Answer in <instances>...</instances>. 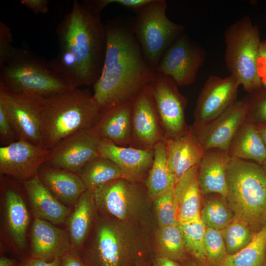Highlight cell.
Listing matches in <instances>:
<instances>
[{
	"label": "cell",
	"instance_id": "cell-1",
	"mask_svg": "<svg viewBox=\"0 0 266 266\" xmlns=\"http://www.w3.org/2000/svg\"><path fill=\"white\" fill-rule=\"evenodd\" d=\"M106 46L100 77L93 97L100 114L133 102L149 84L155 69L146 61L131 26L120 21L105 23Z\"/></svg>",
	"mask_w": 266,
	"mask_h": 266
},
{
	"label": "cell",
	"instance_id": "cell-2",
	"mask_svg": "<svg viewBox=\"0 0 266 266\" xmlns=\"http://www.w3.org/2000/svg\"><path fill=\"white\" fill-rule=\"evenodd\" d=\"M101 11L93 0H75L56 28L59 52L54 62L76 76L81 86L94 85L102 70L106 37Z\"/></svg>",
	"mask_w": 266,
	"mask_h": 266
},
{
	"label": "cell",
	"instance_id": "cell-3",
	"mask_svg": "<svg viewBox=\"0 0 266 266\" xmlns=\"http://www.w3.org/2000/svg\"><path fill=\"white\" fill-rule=\"evenodd\" d=\"M100 112L88 89H68L45 98L40 121L43 145L50 150L66 137L91 130Z\"/></svg>",
	"mask_w": 266,
	"mask_h": 266
},
{
	"label": "cell",
	"instance_id": "cell-4",
	"mask_svg": "<svg viewBox=\"0 0 266 266\" xmlns=\"http://www.w3.org/2000/svg\"><path fill=\"white\" fill-rule=\"evenodd\" d=\"M226 177V200L234 218L257 233L266 225V172L256 163L231 158Z\"/></svg>",
	"mask_w": 266,
	"mask_h": 266
},
{
	"label": "cell",
	"instance_id": "cell-5",
	"mask_svg": "<svg viewBox=\"0 0 266 266\" xmlns=\"http://www.w3.org/2000/svg\"><path fill=\"white\" fill-rule=\"evenodd\" d=\"M0 82L12 92L45 98L69 89L47 61L30 50L15 47L0 65Z\"/></svg>",
	"mask_w": 266,
	"mask_h": 266
},
{
	"label": "cell",
	"instance_id": "cell-6",
	"mask_svg": "<svg viewBox=\"0 0 266 266\" xmlns=\"http://www.w3.org/2000/svg\"><path fill=\"white\" fill-rule=\"evenodd\" d=\"M144 235L135 223L113 220L98 226L88 266H132L147 249Z\"/></svg>",
	"mask_w": 266,
	"mask_h": 266
},
{
	"label": "cell",
	"instance_id": "cell-7",
	"mask_svg": "<svg viewBox=\"0 0 266 266\" xmlns=\"http://www.w3.org/2000/svg\"><path fill=\"white\" fill-rule=\"evenodd\" d=\"M224 59L231 75L250 93L263 86L257 60L261 43L259 29L248 16L230 25L224 33Z\"/></svg>",
	"mask_w": 266,
	"mask_h": 266
},
{
	"label": "cell",
	"instance_id": "cell-8",
	"mask_svg": "<svg viewBox=\"0 0 266 266\" xmlns=\"http://www.w3.org/2000/svg\"><path fill=\"white\" fill-rule=\"evenodd\" d=\"M165 0H151L137 13L131 28L149 65L156 70L163 55L184 33V27L166 16Z\"/></svg>",
	"mask_w": 266,
	"mask_h": 266
},
{
	"label": "cell",
	"instance_id": "cell-9",
	"mask_svg": "<svg viewBox=\"0 0 266 266\" xmlns=\"http://www.w3.org/2000/svg\"><path fill=\"white\" fill-rule=\"evenodd\" d=\"M96 208L114 219L135 223L145 211L150 199L144 182L119 178L92 191Z\"/></svg>",
	"mask_w": 266,
	"mask_h": 266
},
{
	"label": "cell",
	"instance_id": "cell-10",
	"mask_svg": "<svg viewBox=\"0 0 266 266\" xmlns=\"http://www.w3.org/2000/svg\"><path fill=\"white\" fill-rule=\"evenodd\" d=\"M44 99L45 97L33 94L12 92L0 82V103L3 105L19 140L44 147L40 133Z\"/></svg>",
	"mask_w": 266,
	"mask_h": 266
},
{
	"label": "cell",
	"instance_id": "cell-11",
	"mask_svg": "<svg viewBox=\"0 0 266 266\" xmlns=\"http://www.w3.org/2000/svg\"><path fill=\"white\" fill-rule=\"evenodd\" d=\"M153 98L165 139L179 136L190 128L186 122L187 100L170 76L157 72L147 85Z\"/></svg>",
	"mask_w": 266,
	"mask_h": 266
},
{
	"label": "cell",
	"instance_id": "cell-12",
	"mask_svg": "<svg viewBox=\"0 0 266 266\" xmlns=\"http://www.w3.org/2000/svg\"><path fill=\"white\" fill-rule=\"evenodd\" d=\"M206 58L204 48L184 33L165 52L156 71L170 76L178 86L190 85Z\"/></svg>",
	"mask_w": 266,
	"mask_h": 266
},
{
	"label": "cell",
	"instance_id": "cell-13",
	"mask_svg": "<svg viewBox=\"0 0 266 266\" xmlns=\"http://www.w3.org/2000/svg\"><path fill=\"white\" fill-rule=\"evenodd\" d=\"M239 86L237 80L231 75L225 77L209 76L197 100L192 126L205 124L232 106L237 101Z\"/></svg>",
	"mask_w": 266,
	"mask_h": 266
},
{
	"label": "cell",
	"instance_id": "cell-14",
	"mask_svg": "<svg viewBox=\"0 0 266 266\" xmlns=\"http://www.w3.org/2000/svg\"><path fill=\"white\" fill-rule=\"evenodd\" d=\"M99 140L92 130L74 133L49 150L44 164L78 173L87 162L100 156Z\"/></svg>",
	"mask_w": 266,
	"mask_h": 266
},
{
	"label": "cell",
	"instance_id": "cell-15",
	"mask_svg": "<svg viewBox=\"0 0 266 266\" xmlns=\"http://www.w3.org/2000/svg\"><path fill=\"white\" fill-rule=\"evenodd\" d=\"M49 150L29 142L18 140L0 147V173L23 182L37 174Z\"/></svg>",
	"mask_w": 266,
	"mask_h": 266
},
{
	"label": "cell",
	"instance_id": "cell-16",
	"mask_svg": "<svg viewBox=\"0 0 266 266\" xmlns=\"http://www.w3.org/2000/svg\"><path fill=\"white\" fill-rule=\"evenodd\" d=\"M246 113V105L241 100L205 124L191 127L205 150L217 148L227 151L233 138L245 121Z\"/></svg>",
	"mask_w": 266,
	"mask_h": 266
},
{
	"label": "cell",
	"instance_id": "cell-17",
	"mask_svg": "<svg viewBox=\"0 0 266 266\" xmlns=\"http://www.w3.org/2000/svg\"><path fill=\"white\" fill-rule=\"evenodd\" d=\"M100 156L115 163L122 172L123 178L135 182H144L151 167L154 148L121 146L105 139H99Z\"/></svg>",
	"mask_w": 266,
	"mask_h": 266
},
{
	"label": "cell",
	"instance_id": "cell-18",
	"mask_svg": "<svg viewBox=\"0 0 266 266\" xmlns=\"http://www.w3.org/2000/svg\"><path fill=\"white\" fill-rule=\"evenodd\" d=\"M131 147L154 148L165 139L156 108L147 86L133 101Z\"/></svg>",
	"mask_w": 266,
	"mask_h": 266
},
{
	"label": "cell",
	"instance_id": "cell-19",
	"mask_svg": "<svg viewBox=\"0 0 266 266\" xmlns=\"http://www.w3.org/2000/svg\"><path fill=\"white\" fill-rule=\"evenodd\" d=\"M53 224L35 218L31 232L32 257L49 262L71 252L68 233Z\"/></svg>",
	"mask_w": 266,
	"mask_h": 266
},
{
	"label": "cell",
	"instance_id": "cell-20",
	"mask_svg": "<svg viewBox=\"0 0 266 266\" xmlns=\"http://www.w3.org/2000/svg\"><path fill=\"white\" fill-rule=\"evenodd\" d=\"M165 141L168 166L176 184L190 169L199 165L205 150L191 126L184 134Z\"/></svg>",
	"mask_w": 266,
	"mask_h": 266
},
{
	"label": "cell",
	"instance_id": "cell-21",
	"mask_svg": "<svg viewBox=\"0 0 266 266\" xmlns=\"http://www.w3.org/2000/svg\"><path fill=\"white\" fill-rule=\"evenodd\" d=\"M133 102L100 114L91 130L99 139H105L121 146H131L133 141Z\"/></svg>",
	"mask_w": 266,
	"mask_h": 266
},
{
	"label": "cell",
	"instance_id": "cell-22",
	"mask_svg": "<svg viewBox=\"0 0 266 266\" xmlns=\"http://www.w3.org/2000/svg\"><path fill=\"white\" fill-rule=\"evenodd\" d=\"M231 159L226 151L217 148L205 150L198 166V179L203 196L216 194L226 199V171Z\"/></svg>",
	"mask_w": 266,
	"mask_h": 266
},
{
	"label": "cell",
	"instance_id": "cell-23",
	"mask_svg": "<svg viewBox=\"0 0 266 266\" xmlns=\"http://www.w3.org/2000/svg\"><path fill=\"white\" fill-rule=\"evenodd\" d=\"M23 183L35 218L53 224L64 223L70 209L54 196L37 174Z\"/></svg>",
	"mask_w": 266,
	"mask_h": 266
},
{
	"label": "cell",
	"instance_id": "cell-24",
	"mask_svg": "<svg viewBox=\"0 0 266 266\" xmlns=\"http://www.w3.org/2000/svg\"><path fill=\"white\" fill-rule=\"evenodd\" d=\"M37 175L45 186L64 204L75 205L87 190L78 173L43 164Z\"/></svg>",
	"mask_w": 266,
	"mask_h": 266
},
{
	"label": "cell",
	"instance_id": "cell-25",
	"mask_svg": "<svg viewBox=\"0 0 266 266\" xmlns=\"http://www.w3.org/2000/svg\"><path fill=\"white\" fill-rule=\"evenodd\" d=\"M178 222H189L200 218L201 196L198 179V166L190 169L173 188Z\"/></svg>",
	"mask_w": 266,
	"mask_h": 266
},
{
	"label": "cell",
	"instance_id": "cell-26",
	"mask_svg": "<svg viewBox=\"0 0 266 266\" xmlns=\"http://www.w3.org/2000/svg\"><path fill=\"white\" fill-rule=\"evenodd\" d=\"M227 152L231 158L253 161L260 165L266 159V146L257 126L246 121L236 132Z\"/></svg>",
	"mask_w": 266,
	"mask_h": 266
},
{
	"label": "cell",
	"instance_id": "cell-27",
	"mask_svg": "<svg viewBox=\"0 0 266 266\" xmlns=\"http://www.w3.org/2000/svg\"><path fill=\"white\" fill-rule=\"evenodd\" d=\"M74 205L68 218L67 233L72 248L77 250L87 235L96 208L93 192L86 190Z\"/></svg>",
	"mask_w": 266,
	"mask_h": 266
},
{
	"label": "cell",
	"instance_id": "cell-28",
	"mask_svg": "<svg viewBox=\"0 0 266 266\" xmlns=\"http://www.w3.org/2000/svg\"><path fill=\"white\" fill-rule=\"evenodd\" d=\"M154 156L151 167L144 181L151 200L174 188V176L170 171L167 161L165 139L158 142L154 147Z\"/></svg>",
	"mask_w": 266,
	"mask_h": 266
},
{
	"label": "cell",
	"instance_id": "cell-29",
	"mask_svg": "<svg viewBox=\"0 0 266 266\" xmlns=\"http://www.w3.org/2000/svg\"><path fill=\"white\" fill-rule=\"evenodd\" d=\"M4 201L10 235L16 245L23 250L26 246L27 231L30 222L27 207L19 193L10 187L5 189Z\"/></svg>",
	"mask_w": 266,
	"mask_h": 266
},
{
	"label": "cell",
	"instance_id": "cell-30",
	"mask_svg": "<svg viewBox=\"0 0 266 266\" xmlns=\"http://www.w3.org/2000/svg\"><path fill=\"white\" fill-rule=\"evenodd\" d=\"M78 173L86 189L91 191L111 180L123 178L122 172L117 165L101 156L87 162Z\"/></svg>",
	"mask_w": 266,
	"mask_h": 266
},
{
	"label": "cell",
	"instance_id": "cell-31",
	"mask_svg": "<svg viewBox=\"0 0 266 266\" xmlns=\"http://www.w3.org/2000/svg\"><path fill=\"white\" fill-rule=\"evenodd\" d=\"M266 254V225L255 233L245 248L233 255H228L221 266H262Z\"/></svg>",
	"mask_w": 266,
	"mask_h": 266
},
{
	"label": "cell",
	"instance_id": "cell-32",
	"mask_svg": "<svg viewBox=\"0 0 266 266\" xmlns=\"http://www.w3.org/2000/svg\"><path fill=\"white\" fill-rule=\"evenodd\" d=\"M156 241L159 257L175 261L182 259L185 256L186 249L178 224L159 227Z\"/></svg>",
	"mask_w": 266,
	"mask_h": 266
},
{
	"label": "cell",
	"instance_id": "cell-33",
	"mask_svg": "<svg viewBox=\"0 0 266 266\" xmlns=\"http://www.w3.org/2000/svg\"><path fill=\"white\" fill-rule=\"evenodd\" d=\"M200 218L206 228L222 230L234 219L226 199L222 196L208 200L201 209Z\"/></svg>",
	"mask_w": 266,
	"mask_h": 266
},
{
	"label": "cell",
	"instance_id": "cell-34",
	"mask_svg": "<svg viewBox=\"0 0 266 266\" xmlns=\"http://www.w3.org/2000/svg\"><path fill=\"white\" fill-rule=\"evenodd\" d=\"M186 251L201 260H206L204 237L206 227L200 218L189 222H178Z\"/></svg>",
	"mask_w": 266,
	"mask_h": 266
},
{
	"label": "cell",
	"instance_id": "cell-35",
	"mask_svg": "<svg viewBox=\"0 0 266 266\" xmlns=\"http://www.w3.org/2000/svg\"><path fill=\"white\" fill-rule=\"evenodd\" d=\"M221 231L228 255L234 254L245 248L255 234L245 224L235 218Z\"/></svg>",
	"mask_w": 266,
	"mask_h": 266
},
{
	"label": "cell",
	"instance_id": "cell-36",
	"mask_svg": "<svg viewBox=\"0 0 266 266\" xmlns=\"http://www.w3.org/2000/svg\"><path fill=\"white\" fill-rule=\"evenodd\" d=\"M152 200L159 227L178 224L177 208L173 189L158 195Z\"/></svg>",
	"mask_w": 266,
	"mask_h": 266
},
{
	"label": "cell",
	"instance_id": "cell-37",
	"mask_svg": "<svg viewBox=\"0 0 266 266\" xmlns=\"http://www.w3.org/2000/svg\"><path fill=\"white\" fill-rule=\"evenodd\" d=\"M204 248L206 260L214 266H221L228 255L221 230L206 229Z\"/></svg>",
	"mask_w": 266,
	"mask_h": 266
},
{
	"label": "cell",
	"instance_id": "cell-38",
	"mask_svg": "<svg viewBox=\"0 0 266 266\" xmlns=\"http://www.w3.org/2000/svg\"><path fill=\"white\" fill-rule=\"evenodd\" d=\"M248 94L242 99L247 108L245 121L253 124L258 121L263 123L261 125H266V87L263 86Z\"/></svg>",
	"mask_w": 266,
	"mask_h": 266
},
{
	"label": "cell",
	"instance_id": "cell-39",
	"mask_svg": "<svg viewBox=\"0 0 266 266\" xmlns=\"http://www.w3.org/2000/svg\"><path fill=\"white\" fill-rule=\"evenodd\" d=\"M19 140L8 117L6 110L0 103V141L1 146Z\"/></svg>",
	"mask_w": 266,
	"mask_h": 266
},
{
	"label": "cell",
	"instance_id": "cell-40",
	"mask_svg": "<svg viewBox=\"0 0 266 266\" xmlns=\"http://www.w3.org/2000/svg\"><path fill=\"white\" fill-rule=\"evenodd\" d=\"M11 29L3 22H0V65L11 54L15 47Z\"/></svg>",
	"mask_w": 266,
	"mask_h": 266
},
{
	"label": "cell",
	"instance_id": "cell-41",
	"mask_svg": "<svg viewBox=\"0 0 266 266\" xmlns=\"http://www.w3.org/2000/svg\"><path fill=\"white\" fill-rule=\"evenodd\" d=\"M151 1V0H100V2L103 8L111 3H117L138 13Z\"/></svg>",
	"mask_w": 266,
	"mask_h": 266
},
{
	"label": "cell",
	"instance_id": "cell-42",
	"mask_svg": "<svg viewBox=\"0 0 266 266\" xmlns=\"http://www.w3.org/2000/svg\"><path fill=\"white\" fill-rule=\"evenodd\" d=\"M257 70L263 86L266 87V39L261 40L258 56Z\"/></svg>",
	"mask_w": 266,
	"mask_h": 266
},
{
	"label": "cell",
	"instance_id": "cell-43",
	"mask_svg": "<svg viewBox=\"0 0 266 266\" xmlns=\"http://www.w3.org/2000/svg\"><path fill=\"white\" fill-rule=\"evenodd\" d=\"M20 2L35 14H46L48 11L47 0H21Z\"/></svg>",
	"mask_w": 266,
	"mask_h": 266
},
{
	"label": "cell",
	"instance_id": "cell-44",
	"mask_svg": "<svg viewBox=\"0 0 266 266\" xmlns=\"http://www.w3.org/2000/svg\"><path fill=\"white\" fill-rule=\"evenodd\" d=\"M61 258H56L51 261L31 257L26 259L21 266H61Z\"/></svg>",
	"mask_w": 266,
	"mask_h": 266
},
{
	"label": "cell",
	"instance_id": "cell-45",
	"mask_svg": "<svg viewBox=\"0 0 266 266\" xmlns=\"http://www.w3.org/2000/svg\"><path fill=\"white\" fill-rule=\"evenodd\" d=\"M61 266H87L77 255L70 252L61 257Z\"/></svg>",
	"mask_w": 266,
	"mask_h": 266
},
{
	"label": "cell",
	"instance_id": "cell-46",
	"mask_svg": "<svg viewBox=\"0 0 266 266\" xmlns=\"http://www.w3.org/2000/svg\"><path fill=\"white\" fill-rule=\"evenodd\" d=\"M153 266H179L175 261L167 258L158 257L154 262Z\"/></svg>",
	"mask_w": 266,
	"mask_h": 266
},
{
	"label": "cell",
	"instance_id": "cell-47",
	"mask_svg": "<svg viewBox=\"0 0 266 266\" xmlns=\"http://www.w3.org/2000/svg\"><path fill=\"white\" fill-rule=\"evenodd\" d=\"M15 261L6 257H1L0 258V266H14Z\"/></svg>",
	"mask_w": 266,
	"mask_h": 266
},
{
	"label": "cell",
	"instance_id": "cell-48",
	"mask_svg": "<svg viewBox=\"0 0 266 266\" xmlns=\"http://www.w3.org/2000/svg\"><path fill=\"white\" fill-rule=\"evenodd\" d=\"M257 126L259 132L266 146V125H258Z\"/></svg>",
	"mask_w": 266,
	"mask_h": 266
},
{
	"label": "cell",
	"instance_id": "cell-49",
	"mask_svg": "<svg viewBox=\"0 0 266 266\" xmlns=\"http://www.w3.org/2000/svg\"><path fill=\"white\" fill-rule=\"evenodd\" d=\"M265 171L266 172V159L261 165Z\"/></svg>",
	"mask_w": 266,
	"mask_h": 266
},
{
	"label": "cell",
	"instance_id": "cell-50",
	"mask_svg": "<svg viewBox=\"0 0 266 266\" xmlns=\"http://www.w3.org/2000/svg\"><path fill=\"white\" fill-rule=\"evenodd\" d=\"M262 266H266V260H265V262H264V263Z\"/></svg>",
	"mask_w": 266,
	"mask_h": 266
},
{
	"label": "cell",
	"instance_id": "cell-51",
	"mask_svg": "<svg viewBox=\"0 0 266 266\" xmlns=\"http://www.w3.org/2000/svg\"><path fill=\"white\" fill-rule=\"evenodd\" d=\"M135 266H141V265L138 263Z\"/></svg>",
	"mask_w": 266,
	"mask_h": 266
},
{
	"label": "cell",
	"instance_id": "cell-52",
	"mask_svg": "<svg viewBox=\"0 0 266 266\" xmlns=\"http://www.w3.org/2000/svg\"></svg>",
	"mask_w": 266,
	"mask_h": 266
},
{
	"label": "cell",
	"instance_id": "cell-53",
	"mask_svg": "<svg viewBox=\"0 0 266 266\" xmlns=\"http://www.w3.org/2000/svg\"></svg>",
	"mask_w": 266,
	"mask_h": 266
}]
</instances>
